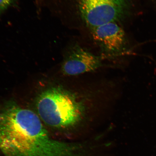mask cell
Here are the masks:
<instances>
[{"mask_svg":"<svg viewBox=\"0 0 156 156\" xmlns=\"http://www.w3.org/2000/svg\"><path fill=\"white\" fill-rule=\"evenodd\" d=\"M67 26L89 31L109 23L122 25L131 15L132 0H64L52 5Z\"/></svg>","mask_w":156,"mask_h":156,"instance_id":"obj_2","label":"cell"},{"mask_svg":"<svg viewBox=\"0 0 156 156\" xmlns=\"http://www.w3.org/2000/svg\"><path fill=\"white\" fill-rule=\"evenodd\" d=\"M88 32L103 61H114L130 53L127 36L122 25L119 23H109Z\"/></svg>","mask_w":156,"mask_h":156,"instance_id":"obj_3","label":"cell"},{"mask_svg":"<svg viewBox=\"0 0 156 156\" xmlns=\"http://www.w3.org/2000/svg\"><path fill=\"white\" fill-rule=\"evenodd\" d=\"M89 95L61 87L51 88L38 97V115L47 125L73 133L88 119L91 107Z\"/></svg>","mask_w":156,"mask_h":156,"instance_id":"obj_1","label":"cell"},{"mask_svg":"<svg viewBox=\"0 0 156 156\" xmlns=\"http://www.w3.org/2000/svg\"><path fill=\"white\" fill-rule=\"evenodd\" d=\"M18 0H0V16L10 8L14 6Z\"/></svg>","mask_w":156,"mask_h":156,"instance_id":"obj_5","label":"cell"},{"mask_svg":"<svg viewBox=\"0 0 156 156\" xmlns=\"http://www.w3.org/2000/svg\"><path fill=\"white\" fill-rule=\"evenodd\" d=\"M100 56L77 43L70 44L66 49L62 71L64 75L75 76L90 73L102 67Z\"/></svg>","mask_w":156,"mask_h":156,"instance_id":"obj_4","label":"cell"}]
</instances>
